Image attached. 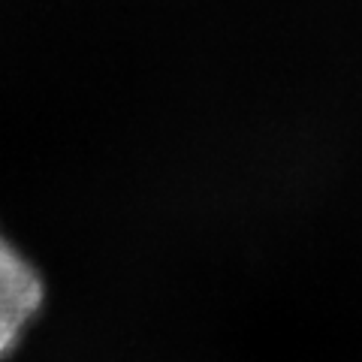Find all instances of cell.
Masks as SVG:
<instances>
[{
  "label": "cell",
  "instance_id": "cell-1",
  "mask_svg": "<svg viewBox=\"0 0 362 362\" xmlns=\"http://www.w3.org/2000/svg\"><path fill=\"white\" fill-rule=\"evenodd\" d=\"M42 296L40 272L0 235V359L25 338V329L42 308Z\"/></svg>",
  "mask_w": 362,
  "mask_h": 362
}]
</instances>
